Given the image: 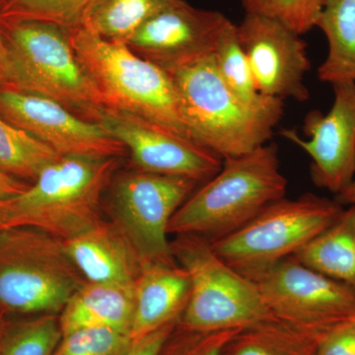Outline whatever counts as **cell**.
<instances>
[{
	"label": "cell",
	"mask_w": 355,
	"mask_h": 355,
	"mask_svg": "<svg viewBox=\"0 0 355 355\" xmlns=\"http://www.w3.org/2000/svg\"><path fill=\"white\" fill-rule=\"evenodd\" d=\"M190 137L222 159L268 144L284 116L282 100L245 104L222 80L214 53L170 72Z\"/></svg>",
	"instance_id": "6da1fadb"
},
{
	"label": "cell",
	"mask_w": 355,
	"mask_h": 355,
	"mask_svg": "<svg viewBox=\"0 0 355 355\" xmlns=\"http://www.w3.org/2000/svg\"><path fill=\"white\" fill-rule=\"evenodd\" d=\"M286 191L279 149L266 144L244 155L223 159L220 171L177 210L168 232L214 241L241 228L270 203L286 198Z\"/></svg>",
	"instance_id": "7a4b0ae2"
},
{
	"label": "cell",
	"mask_w": 355,
	"mask_h": 355,
	"mask_svg": "<svg viewBox=\"0 0 355 355\" xmlns=\"http://www.w3.org/2000/svg\"><path fill=\"white\" fill-rule=\"evenodd\" d=\"M120 158L60 156L44 168L32 186L2 200V228L28 226L62 241L83 234L102 221V197Z\"/></svg>",
	"instance_id": "3957f363"
},
{
	"label": "cell",
	"mask_w": 355,
	"mask_h": 355,
	"mask_svg": "<svg viewBox=\"0 0 355 355\" xmlns=\"http://www.w3.org/2000/svg\"><path fill=\"white\" fill-rule=\"evenodd\" d=\"M0 23L10 65L8 83L3 86L49 98L97 123L105 106L77 58L69 29L41 21Z\"/></svg>",
	"instance_id": "277c9868"
},
{
	"label": "cell",
	"mask_w": 355,
	"mask_h": 355,
	"mask_svg": "<svg viewBox=\"0 0 355 355\" xmlns=\"http://www.w3.org/2000/svg\"><path fill=\"white\" fill-rule=\"evenodd\" d=\"M69 35L105 108L137 114L191 139L170 73L140 58L125 43L102 38L80 26L69 29Z\"/></svg>",
	"instance_id": "5b68a950"
},
{
	"label": "cell",
	"mask_w": 355,
	"mask_h": 355,
	"mask_svg": "<svg viewBox=\"0 0 355 355\" xmlns=\"http://www.w3.org/2000/svg\"><path fill=\"white\" fill-rule=\"evenodd\" d=\"M85 282L62 240L28 226L0 229V310L60 315Z\"/></svg>",
	"instance_id": "8992f818"
},
{
	"label": "cell",
	"mask_w": 355,
	"mask_h": 355,
	"mask_svg": "<svg viewBox=\"0 0 355 355\" xmlns=\"http://www.w3.org/2000/svg\"><path fill=\"white\" fill-rule=\"evenodd\" d=\"M175 261L188 273L190 295L178 326L186 330H243L273 317L251 279L231 268L197 235L170 242Z\"/></svg>",
	"instance_id": "52a82bcc"
},
{
	"label": "cell",
	"mask_w": 355,
	"mask_h": 355,
	"mask_svg": "<svg viewBox=\"0 0 355 355\" xmlns=\"http://www.w3.org/2000/svg\"><path fill=\"white\" fill-rule=\"evenodd\" d=\"M345 209L336 200L305 193L282 198L241 228L209 242L231 268L252 279L294 256L326 230Z\"/></svg>",
	"instance_id": "ba28073f"
},
{
	"label": "cell",
	"mask_w": 355,
	"mask_h": 355,
	"mask_svg": "<svg viewBox=\"0 0 355 355\" xmlns=\"http://www.w3.org/2000/svg\"><path fill=\"white\" fill-rule=\"evenodd\" d=\"M197 184L188 178L139 169L114 175L109 186L111 220L128 236L144 263H176L168 228Z\"/></svg>",
	"instance_id": "9c48e42d"
},
{
	"label": "cell",
	"mask_w": 355,
	"mask_h": 355,
	"mask_svg": "<svg viewBox=\"0 0 355 355\" xmlns=\"http://www.w3.org/2000/svg\"><path fill=\"white\" fill-rule=\"evenodd\" d=\"M273 317L323 334L355 312V292L294 257L251 279Z\"/></svg>",
	"instance_id": "30bf717a"
},
{
	"label": "cell",
	"mask_w": 355,
	"mask_h": 355,
	"mask_svg": "<svg viewBox=\"0 0 355 355\" xmlns=\"http://www.w3.org/2000/svg\"><path fill=\"white\" fill-rule=\"evenodd\" d=\"M0 116L60 156L121 158L125 147L101 125L43 96L0 86Z\"/></svg>",
	"instance_id": "8fae6325"
},
{
	"label": "cell",
	"mask_w": 355,
	"mask_h": 355,
	"mask_svg": "<svg viewBox=\"0 0 355 355\" xmlns=\"http://www.w3.org/2000/svg\"><path fill=\"white\" fill-rule=\"evenodd\" d=\"M101 125L130 151L141 171L207 182L220 171L223 159L188 137L119 110L104 108Z\"/></svg>",
	"instance_id": "7c38bea8"
},
{
	"label": "cell",
	"mask_w": 355,
	"mask_h": 355,
	"mask_svg": "<svg viewBox=\"0 0 355 355\" xmlns=\"http://www.w3.org/2000/svg\"><path fill=\"white\" fill-rule=\"evenodd\" d=\"M230 22L219 11L176 0L140 26L125 44L170 73L212 55Z\"/></svg>",
	"instance_id": "4fadbf2b"
},
{
	"label": "cell",
	"mask_w": 355,
	"mask_h": 355,
	"mask_svg": "<svg viewBox=\"0 0 355 355\" xmlns=\"http://www.w3.org/2000/svg\"><path fill=\"white\" fill-rule=\"evenodd\" d=\"M236 31L261 95L282 101L309 100L304 79L311 62L301 35L277 21L253 14H245Z\"/></svg>",
	"instance_id": "5bb4252c"
},
{
	"label": "cell",
	"mask_w": 355,
	"mask_h": 355,
	"mask_svg": "<svg viewBox=\"0 0 355 355\" xmlns=\"http://www.w3.org/2000/svg\"><path fill=\"white\" fill-rule=\"evenodd\" d=\"M331 86L335 98L330 111L313 110L305 116L307 139L293 130L280 133L310 156L315 186L338 196L355 179V83Z\"/></svg>",
	"instance_id": "9a60e30c"
},
{
	"label": "cell",
	"mask_w": 355,
	"mask_h": 355,
	"mask_svg": "<svg viewBox=\"0 0 355 355\" xmlns=\"http://www.w3.org/2000/svg\"><path fill=\"white\" fill-rule=\"evenodd\" d=\"M64 245L87 282L133 284L144 266L132 243L112 220L100 221Z\"/></svg>",
	"instance_id": "2e32d148"
},
{
	"label": "cell",
	"mask_w": 355,
	"mask_h": 355,
	"mask_svg": "<svg viewBox=\"0 0 355 355\" xmlns=\"http://www.w3.org/2000/svg\"><path fill=\"white\" fill-rule=\"evenodd\" d=\"M135 313L130 338L179 321L190 295L188 273L177 263H146L133 284Z\"/></svg>",
	"instance_id": "e0dca14e"
},
{
	"label": "cell",
	"mask_w": 355,
	"mask_h": 355,
	"mask_svg": "<svg viewBox=\"0 0 355 355\" xmlns=\"http://www.w3.org/2000/svg\"><path fill=\"white\" fill-rule=\"evenodd\" d=\"M133 313V284L86 280L69 299L58 320L62 336L85 328H110L130 335Z\"/></svg>",
	"instance_id": "ac0fdd59"
},
{
	"label": "cell",
	"mask_w": 355,
	"mask_h": 355,
	"mask_svg": "<svg viewBox=\"0 0 355 355\" xmlns=\"http://www.w3.org/2000/svg\"><path fill=\"white\" fill-rule=\"evenodd\" d=\"M292 257L355 292V205Z\"/></svg>",
	"instance_id": "d6986e66"
},
{
	"label": "cell",
	"mask_w": 355,
	"mask_h": 355,
	"mask_svg": "<svg viewBox=\"0 0 355 355\" xmlns=\"http://www.w3.org/2000/svg\"><path fill=\"white\" fill-rule=\"evenodd\" d=\"M316 27L328 41V55L318 69L324 83H355V0H324Z\"/></svg>",
	"instance_id": "ffe728a7"
},
{
	"label": "cell",
	"mask_w": 355,
	"mask_h": 355,
	"mask_svg": "<svg viewBox=\"0 0 355 355\" xmlns=\"http://www.w3.org/2000/svg\"><path fill=\"white\" fill-rule=\"evenodd\" d=\"M324 334L268 318L238 331L223 355H318V345Z\"/></svg>",
	"instance_id": "44dd1931"
},
{
	"label": "cell",
	"mask_w": 355,
	"mask_h": 355,
	"mask_svg": "<svg viewBox=\"0 0 355 355\" xmlns=\"http://www.w3.org/2000/svg\"><path fill=\"white\" fill-rule=\"evenodd\" d=\"M176 0H90L80 27L110 41L125 43L137 29Z\"/></svg>",
	"instance_id": "7402d4cb"
},
{
	"label": "cell",
	"mask_w": 355,
	"mask_h": 355,
	"mask_svg": "<svg viewBox=\"0 0 355 355\" xmlns=\"http://www.w3.org/2000/svg\"><path fill=\"white\" fill-rule=\"evenodd\" d=\"M51 147L0 116V170L35 181L44 168L60 158Z\"/></svg>",
	"instance_id": "603a6c76"
},
{
	"label": "cell",
	"mask_w": 355,
	"mask_h": 355,
	"mask_svg": "<svg viewBox=\"0 0 355 355\" xmlns=\"http://www.w3.org/2000/svg\"><path fill=\"white\" fill-rule=\"evenodd\" d=\"M62 338L58 315H37L2 324L0 355H51Z\"/></svg>",
	"instance_id": "cb8c5ba5"
},
{
	"label": "cell",
	"mask_w": 355,
	"mask_h": 355,
	"mask_svg": "<svg viewBox=\"0 0 355 355\" xmlns=\"http://www.w3.org/2000/svg\"><path fill=\"white\" fill-rule=\"evenodd\" d=\"M214 57L222 80L245 104L260 106L270 99L261 95L257 89L249 60L238 39L236 24L232 21L222 33Z\"/></svg>",
	"instance_id": "d4e9b609"
},
{
	"label": "cell",
	"mask_w": 355,
	"mask_h": 355,
	"mask_svg": "<svg viewBox=\"0 0 355 355\" xmlns=\"http://www.w3.org/2000/svg\"><path fill=\"white\" fill-rule=\"evenodd\" d=\"M90 0H0V21L32 20L78 27Z\"/></svg>",
	"instance_id": "484cf974"
},
{
	"label": "cell",
	"mask_w": 355,
	"mask_h": 355,
	"mask_svg": "<svg viewBox=\"0 0 355 355\" xmlns=\"http://www.w3.org/2000/svg\"><path fill=\"white\" fill-rule=\"evenodd\" d=\"M324 0H241L245 14L261 16L302 35L317 26Z\"/></svg>",
	"instance_id": "4316f807"
},
{
	"label": "cell",
	"mask_w": 355,
	"mask_h": 355,
	"mask_svg": "<svg viewBox=\"0 0 355 355\" xmlns=\"http://www.w3.org/2000/svg\"><path fill=\"white\" fill-rule=\"evenodd\" d=\"M130 336L110 328H85L62 336L51 355H125Z\"/></svg>",
	"instance_id": "83f0119b"
},
{
	"label": "cell",
	"mask_w": 355,
	"mask_h": 355,
	"mask_svg": "<svg viewBox=\"0 0 355 355\" xmlns=\"http://www.w3.org/2000/svg\"><path fill=\"white\" fill-rule=\"evenodd\" d=\"M239 331L200 333L177 324L159 355H223L226 345Z\"/></svg>",
	"instance_id": "f1b7e54d"
},
{
	"label": "cell",
	"mask_w": 355,
	"mask_h": 355,
	"mask_svg": "<svg viewBox=\"0 0 355 355\" xmlns=\"http://www.w3.org/2000/svg\"><path fill=\"white\" fill-rule=\"evenodd\" d=\"M318 355H355V312L324 331Z\"/></svg>",
	"instance_id": "f546056e"
},
{
	"label": "cell",
	"mask_w": 355,
	"mask_h": 355,
	"mask_svg": "<svg viewBox=\"0 0 355 355\" xmlns=\"http://www.w3.org/2000/svg\"><path fill=\"white\" fill-rule=\"evenodd\" d=\"M179 321L173 322L158 329V330L142 336L137 340H132V345L125 355H159Z\"/></svg>",
	"instance_id": "4dcf8cb0"
},
{
	"label": "cell",
	"mask_w": 355,
	"mask_h": 355,
	"mask_svg": "<svg viewBox=\"0 0 355 355\" xmlns=\"http://www.w3.org/2000/svg\"><path fill=\"white\" fill-rule=\"evenodd\" d=\"M27 184L21 183L15 178L0 170V200H8L27 190Z\"/></svg>",
	"instance_id": "1f68e13d"
},
{
	"label": "cell",
	"mask_w": 355,
	"mask_h": 355,
	"mask_svg": "<svg viewBox=\"0 0 355 355\" xmlns=\"http://www.w3.org/2000/svg\"><path fill=\"white\" fill-rule=\"evenodd\" d=\"M9 72H10V65H9L8 49H7L1 23H0V85H6L8 83Z\"/></svg>",
	"instance_id": "d6a6232c"
},
{
	"label": "cell",
	"mask_w": 355,
	"mask_h": 355,
	"mask_svg": "<svg viewBox=\"0 0 355 355\" xmlns=\"http://www.w3.org/2000/svg\"><path fill=\"white\" fill-rule=\"evenodd\" d=\"M336 200L342 205H355V179L343 193L336 196Z\"/></svg>",
	"instance_id": "836d02e7"
},
{
	"label": "cell",
	"mask_w": 355,
	"mask_h": 355,
	"mask_svg": "<svg viewBox=\"0 0 355 355\" xmlns=\"http://www.w3.org/2000/svg\"><path fill=\"white\" fill-rule=\"evenodd\" d=\"M1 200H0V229L2 228V219H3V217H2V205H1Z\"/></svg>",
	"instance_id": "e575fe53"
},
{
	"label": "cell",
	"mask_w": 355,
	"mask_h": 355,
	"mask_svg": "<svg viewBox=\"0 0 355 355\" xmlns=\"http://www.w3.org/2000/svg\"><path fill=\"white\" fill-rule=\"evenodd\" d=\"M2 320H1V315H0V328H1V326H2Z\"/></svg>",
	"instance_id": "d590c367"
}]
</instances>
